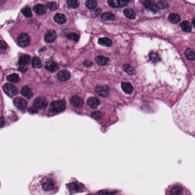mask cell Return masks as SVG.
<instances>
[{
	"label": "cell",
	"instance_id": "cell-29",
	"mask_svg": "<svg viewBox=\"0 0 195 195\" xmlns=\"http://www.w3.org/2000/svg\"><path fill=\"white\" fill-rule=\"evenodd\" d=\"M68 5L69 8L76 9L79 7L80 2L78 0H68Z\"/></svg>",
	"mask_w": 195,
	"mask_h": 195
},
{
	"label": "cell",
	"instance_id": "cell-12",
	"mask_svg": "<svg viewBox=\"0 0 195 195\" xmlns=\"http://www.w3.org/2000/svg\"><path fill=\"white\" fill-rule=\"evenodd\" d=\"M21 92L23 96L27 98V99H30L33 96V92L32 90L27 86H24L22 87Z\"/></svg>",
	"mask_w": 195,
	"mask_h": 195
},
{
	"label": "cell",
	"instance_id": "cell-45",
	"mask_svg": "<svg viewBox=\"0 0 195 195\" xmlns=\"http://www.w3.org/2000/svg\"><path fill=\"white\" fill-rule=\"evenodd\" d=\"M27 67H26V66H24V65H21V66H20V70L21 71H23V72L26 71L27 70Z\"/></svg>",
	"mask_w": 195,
	"mask_h": 195
},
{
	"label": "cell",
	"instance_id": "cell-13",
	"mask_svg": "<svg viewBox=\"0 0 195 195\" xmlns=\"http://www.w3.org/2000/svg\"><path fill=\"white\" fill-rule=\"evenodd\" d=\"M87 103L90 108L94 109L96 108L100 104V101L97 98L91 97L87 99Z\"/></svg>",
	"mask_w": 195,
	"mask_h": 195
},
{
	"label": "cell",
	"instance_id": "cell-24",
	"mask_svg": "<svg viewBox=\"0 0 195 195\" xmlns=\"http://www.w3.org/2000/svg\"><path fill=\"white\" fill-rule=\"evenodd\" d=\"M180 27L183 31L186 32H190L192 30L191 24L187 21H184L180 23Z\"/></svg>",
	"mask_w": 195,
	"mask_h": 195
},
{
	"label": "cell",
	"instance_id": "cell-22",
	"mask_svg": "<svg viewBox=\"0 0 195 195\" xmlns=\"http://www.w3.org/2000/svg\"><path fill=\"white\" fill-rule=\"evenodd\" d=\"M102 18L106 21H114L115 20V15L111 12H106L102 15Z\"/></svg>",
	"mask_w": 195,
	"mask_h": 195
},
{
	"label": "cell",
	"instance_id": "cell-20",
	"mask_svg": "<svg viewBox=\"0 0 195 195\" xmlns=\"http://www.w3.org/2000/svg\"><path fill=\"white\" fill-rule=\"evenodd\" d=\"M99 44L102 45V46H106V47H110L113 45L112 41L107 37L104 38H100L98 40Z\"/></svg>",
	"mask_w": 195,
	"mask_h": 195
},
{
	"label": "cell",
	"instance_id": "cell-33",
	"mask_svg": "<svg viewBox=\"0 0 195 195\" xmlns=\"http://www.w3.org/2000/svg\"><path fill=\"white\" fill-rule=\"evenodd\" d=\"M47 7L50 10V11H56L59 8V5L57 3L55 2H51L47 4Z\"/></svg>",
	"mask_w": 195,
	"mask_h": 195
},
{
	"label": "cell",
	"instance_id": "cell-30",
	"mask_svg": "<svg viewBox=\"0 0 195 195\" xmlns=\"http://www.w3.org/2000/svg\"><path fill=\"white\" fill-rule=\"evenodd\" d=\"M32 66L34 68H41L42 67V63L39 58L34 57L32 59Z\"/></svg>",
	"mask_w": 195,
	"mask_h": 195
},
{
	"label": "cell",
	"instance_id": "cell-9",
	"mask_svg": "<svg viewBox=\"0 0 195 195\" xmlns=\"http://www.w3.org/2000/svg\"><path fill=\"white\" fill-rule=\"evenodd\" d=\"M57 38V34L54 30H48L45 35V39L47 43L53 42Z\"/></svg>",
	"mask_w": 195,
	"mask_h": 195
},
{
	"label": "cell",
	"instance_id": "cell-42",
	"mask_svg": "<svg viewBox=\"0 0 195 195\" xmlns=\"http://www.w3.org/2000/svg\"><path fill=\"white\" fill-rule=\"evenodd\" d=\"M83 65L87 67H90L92 66V63L91 61H86L84 63H83Z\"/></svg>",
	"mask_w": 195,
	"mask_h": 195
},
{
	"label": "cell",
	"instance_id": "cell-41",
	"mask_svg": "<svg viewBox=\"0 0 195 195\" xmlns=\"http://www.w3.org/2000/svg\"><path fill=\"white\" fill-rule=\"evenodd\" d=\"M130 1L131 0H120L121 7H123V6L127 5L130 2Z\"/></svg>",
	"mask_w": 195,
	"mask_h": 195
},
{
	"label": "cell",
	"instance_id": "cell-6",
	"mask_svg": "<svg viewBox=\"0 0 195 195\" xmlns=\"http://www.w3.org/2000/svg\"><path fill=\"white\" fill-rule=\"evenodd\" d=\"M95 92L102 97H107L109 94V88L107 86H96L95 88Z\"/></svg>",
	"mask_w": 195,
	"mask_h": 195
},
{
	"label": "cell",
	"instance_id": "cell-14",
	"mask_svg": "<svg viewBox=\"0 0 195 195\" xmlns=\"http://www.w3.org/2000/svg\"><path fill=\"white\" fill-rule=\"evenodd\" d=\"M33 11L38 15H43L46 13L47 8L44 5L38 4L35 5L33 8Z\"/></svg>",
	"mask_w": 195,
	"mask_h": 195
},
{
	"label": "cell",
	"instance_id": "cell-32",
	"mask_svg": "<svg viewBox=\"0 0 195 195\" xmlns=\"http://www.w3.org/2000/svg\"><path fill=\"white\" fill-rule=\"evenodd\" d=\"M149 58L153 62H157L161 59L159 56L158 53L155 52H151L149 55Z\"/></svg>",
	"mask_w": 195,
	"mask_h": 195
},
{
	"label": "cell",
	"instance_id": "cell-19",
	"mask_svg": "<svg viewBox=\"0 0 195 195\" xmlns=\"http://www.w3.org/2000/svg\"><path fill=\"white\" fill-rule=\"evenodd\" d=\"M122 88L127 94H131L134 90L132 86L128 82H123L122 83Z\"/></svg>",
	"mask_w": 195,
	"mask_h": 195
},
{
	"label": "cell",
	"instance_id": "cell-18",
	"mask_svg": "<svg viewBox=\"0 0 195 195\" xmlns=\"http://www.w3.org/2000/svg\"><path fill=\"white\" fill-rule=\"evenodd\" d=\"M123 13L125 15L126 17L127 18L131 19V20H134L136 17V13L134 12V11L131 8H127L125 9L123 11Z\"/></svg>",
	"mask_w": 195,
	"mask_h": 195
},
{
	"label": "cell",
	"instance_id": "cell-17",
	"mask_svg": "<svg viewBox=\"0 0 195 195\" xmlns=\"http://www.w3.org/2000/svg\"><path fill=\"white\" fill-rule=\"evenodd\" d=\"M46 69L51 72H54L59 69V66L54 61H49L46 63Z\"/></svg>",
	"mask_w": 195,
	"mask_h": 195
},
{
	"label": "cell",
	"instance_id": "cell-26",
	"mask_svg": "<svg viewBox=\"0 0 195 195\" xmlns=\"http://www.w3.org/2000/svg\"><path fill=\"white\" fill-rule=\"evenodd\" d=\"M185 56L189 60L195 61V49H188L186 50Z\"/></svg>",
	"mask_w": 195,
	"mask_h": 195
},
{
	"label": "cell",
	"instance_id": "cell-34",
	"mask_svg": "<svg viewBox=\"0 0 195 195\" xmlns=\"http://www.w3.org/2000/svg\"><path fill=\"white\" fill-rule=\"evenodd\" d=\"M8 46L4 41H0V54H3L7 50Z\"/></svg>",
	"mask_w": 195,
	"mask_h": 195
},
{
	"label": "cell",
	"instance_id": "cell-28",
	"mask_svg": "<svg viewBox=\"0 0 195 195\" xmlns=\"http://www.w3.org/2000/svg\"><path fill=\"white\" fill-rule=\"evenodd\" d=\"M68 188H69L70 191L71 192H79V191H80V185L76 183L70 184Z\"/></svg>",
	"mask_w": 195,
	"mask_h": 195
},
{
	"label": "cell",
	"instance_id": "cell-27",
	"mask_svg": "<svg viewBox=\"0 0 195 195\" xmlns=\"http://www.w3.org/2000/svg\"><path fill=\"white\" fill-rule=\"evenodd\" d=\"M97 2L96 0H86V6L89 9H94L97 6Z\"/></svg>",
	"mask_w": 195,
	"mask_h": 195
},
{
	"label": "cell",
	"instance_id": "cell-3",
	"mask_svg": "<svg viewBox=\"0 0 195 195\" xmlns=\"http://www.w3.org/2000/svg\"><path fill=\"white\" fill-rule=\"evenodd\" d=\"M3 90L10 97L15 96L18 92L17 88L14 84L11 83H6L4 84L3 86Z\"/></svg>",
	"mask_w": 195,
	"mask_h": 195
},
{
	"label": "cell",
	"instance_id": "cell-46",
	"mask_svg": "<svg viewBox=\"0 0 195 195\" xmlns=\"http://www.w3.org/2000/svg\"><path fill=\"white\" fill-rule=\"evenodd\" d=\"M101 12H102V11H101V9H97L95 11V13L96 15H99L100 14V13H101Z\"/></svg>",
	"mask_w": 195,
	"mask_h": 195
},
{
	"label": "cell",
	"instance_id": "cell-39",
	"mask_svg": "<svg viewBox=\"0 0 195 195\" xmlns=\"http://www.w3.org/2000/svg\"><path fill=\"white\" fill-rule=\"evenodd\" d=\"M92 118H93L96 120H99L102 118V113L100 111H95L92 113Z\"/></svg>",
	"mask_w": 195,
	"mask_h": 195
},
{
	"label": "cell",
	"instance_id": "cell-1",
	"mask_svg": "<svg viewBox=\"0 0 195 195\" xmlns=\"http://www.w3.org/2000/svg\"><path fill=\"white\" fill-rule=\"evenodd\" d=\"M66 108V103L64 100H58L53 102L50 106V111L51 113H59L63 111Z\"/></svg>",
	"mask_w": 195,
	"mask_h": 195
},
{
	"label": "cell",
	"instance_id": "cell-43",
	"mask_svg": "<svg viewBox=\"0 0 195 195\" xmlns=\"http://www.w3.org/2000/svg\"><path fill=\"white\" fill-rule=\"evenodd\" d=\"M29 111H30V112H32V113H37V111H38V109H37V108H35V107H32L31 108H30Z\"/></svg>",
	"mask_w": 195,
	"mask_h": 195
},
{
	"label": "cell",
	"instance_id": "cell-21",
	"mask_svg": "<svg viewBox=\"0 0 195 195\" xmlns=\"http://www.w3.org/2000/svg\"><path fill=\"white\" fill-rule=\"evenodd\" d=\"M95 60H96V63H97L99 65L104 66V65H107V64L108 63L109 58H108L106 57H104V56H98V57H97L96 58Z\"/></svg>",
	"mask_w": 195,
	"mask_h": 195
},
{
	"label": "cell",
	"instance_id": "cell-40",
	"mask_svg": "<svg viewBox=\"0 0 195 195\" xmlns=\"http://www.w3.org/2000/svg\"><path fill=\"white\" fill-rule=\"evenodd\" d=\"M115 192H110L109 191H101L99 194H101V195H112V194H115Z\"/></svg>",
	"mask_w": 195,
	"mask_h": 195
},
{
	"label": "cell",
	"instance_id": "cell-37",
	"mask_svg": "<svg viewBox=\"0 0 195 195\" xmlns=\"http://www.w3.org/2000/svg\"><path fill=\"white\" fill-rule=\"evenodd\" d=\"M159 10L161 9H167L168 7V4L163 1H161L159 2H158V4H156Z\"/></svg>",
	"mask_w": 195,
	"mask_h": 195
},
{
	"label": "cell",
	"instance_id": "cell-36",
	"mask_svg": "<svg viewBox=\"0 0 195 195\" xmlns=\"http://www.w3.org/2000/svg\"><path fill=\"white\" fill-rule=\"evenodd\" d=\"M22 12L23 13V15L27 17V18H29V17H31L32 16V11H31V9L29 7H25L24 8L23 11H22Z\"/></svg>",
	"mask_w": 195,
	"mask_h": 195
},
{
	"label": "cell",
	"instance_id": "cell-25",
	"mask_svg": "<svg viewBox=\"0 0 195 195\" xmlns=\"http://www.w3.org/2000/svg\"><path fill=\"white\" fill-rule=\"evenodd\" d=\"M7 80L14 83H17L20 80V78L18 74L14 73L7 77Z\"/></svg>",
	"mask_w": 195,
	"mask_h": 195
},
{
	"label": "cell",
	"instance_id": "cell-15",
	"mask_svg": "<svg viewBox=\"0 0 195 195\" xmlns=\"http://www.w3.org/2000/svg\"><path fill=\"white\" fill-rule=\"evenodd\" d=\"M54 21L58 24H64L67 21L66 17L65 15L61 13H57L54 17Z\"/></svg>",
	"mask_w": 195,
	"mask_h": 195
},
{
	"label": "cell",
	"instance_id": "cell-35",
	"mask_svg": "<svg viewBox=\"0 0 195 195\" xmlns=\"http://www.w3.org/2000/svg\"><path fill=\"white\" fill-rule=\"evenodd\" d=\"M123 68L128 74H129V75L134 74V70L130 65H128V64L124 65L123 66Z\"/></svg>",
	"mask_w": 195,
	"mask_h": 195
},
{
	"label": "cell",
	"instance_id": "cell-23",
	"mask_svg": "<svg viewBox=\"0 0 195 195\" xmlns=\"http://www.w3.org/2000/svg\"><path fill=\"white\" fill-rule=\"evenodd\" d=\"M169 21L172 23H179L180 21V17L176 13H171L168 16Z\"/></svg>",
	"mask_w": 195,
	"mask_h": 195
},
{
	"label": "cell",
	"instance_id": "cell-31",
	"mask_svg": "<svg viewBox=\"0 0 195 195\" xmlns=\"http://www.w3.org/2000/svg\"><path fill=\"white\" fill-rule=\"evenodd\" d=\"M108 5L113 8L121 7L120 0H108Z\"/></svg>",
	"mask_w": 195,
	"mask_h": 195
},
{
	"label": "cell",
	"instance_id": "cell-8",
	"mask_svg": "<svg viewBox=\"0 0 195 195\" xmlns=\"http://www.w3.org/2000/svg\"><path fill=\"white\" fill-rule=\"evenodd\" d=\"M140 1L147 9H149L152 12L156 13L159 11L157 5L151 0H140Z\"/></svg>",
	"mask_w": 195,
	"mask_h": 195
},
{
	"label": "cell",
	"instance_id": "cell-47",
	"mask_svg": "<svg viewBox=\"0 0 195 195\" xmlns=\"http://www.w3.org/2000/svg\"><path fill=\"white\" fill-rule=\"evenodd\" d=\"M192 24H193V25H194V26L195 27V18H194L192 20Z\"/></svg>",
	"mask_w": 195,
	"mask_h": 195
},
{
	"label": "cell",
	"instance_id": "cell-16",
	"mask_svg": "<svg viewBox=\"0 0 195 195\" xmlns=\"http://www.w3.org/2000/svg\"><path fill=\"white\" fill-rule=\"evenodd\" d=\"M31 58L27 54H23L19 58V63L21 65L26 66L29 65L30 63Z\"/></svg>",
	"mask_w": 195,
	"mask_h": 195
},
{
	"label": "cell",
	"instance_id": "cell-5",
	"mask_svg": "<svg viewBox=\"0 0 195 195\" xmlns=\"http://www.w3.org/2000/svg\"><path fill=\"white\" fill-rule=\"evenodd\" d=\"M185 193L184 188L179 184L173 185L170 189V195H184Z\"/></svg>",
	"mask_w": 195,
	"mask_h": 195
},
{
	"label": "cell",
	"instance_id": "cell-11",
	"mask_svg": "<svg viewBox=\"0 0 195 195\" xmlns=\"http://www.w3.org/2000/svg\"><path fill=\"white\" fill-rule=\"evenodd\" d=\"M70 102L74 107L77 108H80L81 107H82L83 104V99L77 95L73 96L71 99Z\"/></svg>",
	"mask_w": 195,
	"mask_h": 195
},
{
	"label": "cell",
	"instance_id": "cell-7",
	"mask_svg": "<svg viewBox=\"0 0 195 195\" xmlns=\"http://www.w3.org/2000/svg\"><path fill=\"white\" fill-rule=\"evenodd\" d=\"M14 104L15 106L21 111H24L27 106V102L21 97H17L14 99Z\"/></svg>",
	"mask_w": 195,
	"mask_h": 195
},
{
	"label": "cell",
	"instance_id": "cell-10",
	"mask_svg": "<svg viewBox=\"0 0 195 195\" xmlns=\"http://www.w3.org/2000/svg\"><path fill=\"white\" fill-rule=\"evenodd\" d=\"M70 73L69 71L66 70H63L60 71L58 73L57 77L58 80L62 82H66L69 80L70 78Z\"/></svg>",
	"mask_w": 195,
	"mask_h": 195
},
{
	"label": "cell",
	"instance_id": "cell-44",
	"mask_svg": "<svg viewBox=\"0 0 195 195\" xmlns=\"http://www.w3.org/2000/svg\"><path fill=\"white\" fill-rule=\"evenodd\" d=\"M5 122H4V119L3 118H0V128L4 126Z\"/></svg>",
	"mask_w": 195,
	"mask_h": 195
},
{
	"label": "cell",
	"instance_id": "cell-2",
	"mask_svg": "<svg viewBox=\"0 0 195 195\" xmlns=\"http://www.w3.org/2000/svg\"><path fill=\"white\" fill-rule=\"evenodd\" d=\"M17 42L18 46L21 47H26L30 44L31 39L29 35L23 33L18 35Z\"/></svg>",
	"mask_w": 195,
	"mask_h": 195
},
{
	"label": "cell",
	"instance_id": "cell-38",
	"mask_svg": "<svg viewBox=\"0 0 195 195\" xmlns=\"http://www.w3.org/2000/svg\"><path fill=\"white\" fill-rule=\"evenodd\" d=\"M67 37H68V38L69 39L73 41H75V42L78 41L79 38H80V37L76 33H70L67 35Z\"/></svg>",
	"mask_w": 195,
	"mask_h": 195
},
{
	"label": "cell",
	"instance_id": "cell-4",
	"mask_svg": "<svg viewBox=\"0 0 195 195\" xmlns=\"http://www.w3.org/2000/svg\"><path fill=\"white\" fill-rule=\"evenodd\" d=\"M34 107L37 109L43 110L46 108L47 106L48 102L46 99L44 97H38L35 98L34 101Z\"/></svg>",
	"mask_w": 195,
	"mask_h": 195
}]
</instances>
